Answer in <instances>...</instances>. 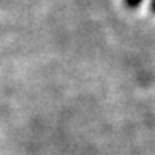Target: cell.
<instances>
[{"instance_id": "7a4b0ae2", "label": "cell", "mask_w": 155, "mask_h": 155, "mask_svg": "<svg viewBox=\"0 0 155 155\" xmlns=\"http://www.w3.org/2000/svg\"><path fill=\"white\" fill-rule=\"evenodd\" d=\"M150 10L155 13V0H150Z\"/></svg>"}, {"instance_id": "6da1fadb", "label": "cell", "mask_w": 155, "mask_h": 155, "mask_svg": "<svg viewBox=\"0 0 155 155\" xmlns=\"http://www.w3.org/2000/svg\"><path fill=\"white\" fill-rule=\"evenodd\" d=\"M143 2L144 0H125V5L128 6V8H136V6H139Z\"/></svg>"}]
</instances>
